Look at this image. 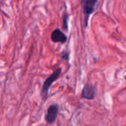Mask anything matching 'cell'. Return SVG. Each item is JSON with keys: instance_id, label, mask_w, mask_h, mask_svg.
Segmentation results:
<instances>
[{"instance_id": "6da1fadb", "label": "cell", "mask_w": 126, "mask_h": 126, "mask_svg": "<svg viewBox=\"0 0 126 126\" xmlns=\"http://www.w3.org/2000/svg\"><path fill=\"white\" fill-rule=\"evenodd\" d=\"M61 70H62L61 68H60V67L58 68L44 82L43 86L41 87V97L44 102L46 101L47 99L48 98L49 88L51 87L52 83L59 78V77L61 74Z\"/></svg>"}, {"instance_id": "7a4b0ae2", "label": "cell", "mask_w": 126, "mask_h": 126, "mask_svg": "<svg viewBox=\"0 0 126 126\" xmlns=\"http://www.w3.org/2000/svg\"><path fill=\"white\" fill-rule=\"evenodd\" d=\"M83 13V25L84 27L86 28L88 27L89 19L90 16L94 12L97 4L98 1L97 0H82L80 1Z\"/></svg>"}, {"instance_id": "3957f363", "label": "cell", "mask_w": 126, "mask_h": 126, "mask_svg": "<svg viewBox=\"0 0 126 126\" xmlns=\"http://www.w3.org/2000/svg\"><path fill=\"white\" fill-rule=\"evenodd\" d=\"M58 111H59V106L57 103L51 104L47 109V112L45 114V116H44L45 121L49 125L53 124L58 117Z\"/></svg>"}, {"instance_id": "277c9868", "label": "cell", "mask_w": 126, "mask_h": 126, "mask_svg": "<svg viewBox=\"0 0 126 126\" xmlns=\"http://www.w3.org/2000/svg\"><path fill=\"white\" fill-rule=\"evenodd\" d=\"M95 93H96L95 87L87 83L84 85L83 88L81 92V97L85 100H92L95 97Z\"/></svg>"}, {"instance_id": "5b68a950", "label": "cell", "mask_w": 126, "mask_h": 126, "mask_svg": "<svg viewBox=\"0 0 126 126\" xmlns=\"http://www.w3.org/2000/svg\"><path fill=\"white\" fill-rule=\"evenodd\" d=\"M51 40L54 43L65 44L67 41V36L60 29L57 28L54 30L51 33Z\"/></svg>"}, {"instance_id": "8992f818", "label": "cell", "mask_w": 126, "mask_h": 126, "mask_svg": "<svg viewBox=\"0 0 126 126\" xmlns=\"http://www.w3.org/2000/svg\"><path fill=\"white\" fill-rule=\"evenodd\" d=\"M68 21H69V16L68 14L66 13L63 16V30H65L66 31H68L69 29V24H68Z\"/></svg>"}, {"instance_id": "52a82bcc", "label": "cell", "mask_w": 126, "mask_h": 126, "mask_svg": "<svg viewBox=\"0 0 126 126\" xmlns=\"http://www.w3.org/2000/svg\"><path fill=\"white\" fill-rule=\"evenodd\" d=\"M69 52L67 50H63L61 53V58L62 60H65L66 61H69Z\"/></svg>"}, {"instance_id": "ba28073f", "label": "cell", "mask_w": 126, "mask_h": 126, "mask_svg": "<svg viewBox=\"0 0 126 126\" xmlns=\"http://www.w3.org/2000/svg\"><path fill=\"white\" fill-rule=\"evenodd\" d=\"M125 79H126V77H125Z\"/></svg>"}]
</instances>
